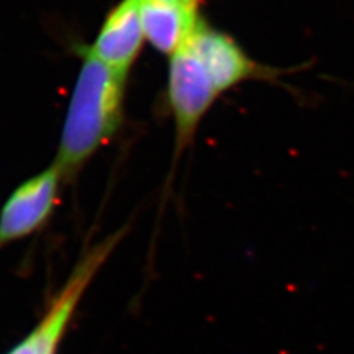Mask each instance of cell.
Instances as JSON below:
<instances>
[{"mask_svg": "<svg viewBox=\"0 0 354 354\" xmlns=\"http://www.w3.org/2000/svg\"><path fill=\"white\" fill-rule=\"evenodd\" d=\"M126 74L109 68L87 49L70 99L53 164L68 183L123 123Z\"/></svg>", "mask_w": 354, "mask_h": 354, "instance_id": "cell-1", "label": "cell"}, {"mask_svg": "<svg viewBox=\"0 0 354 354\" xmlns=\"http://www.w3.org/2000/svg\"><path fill=\"white\" fill-rule=\"evenodd\" d=\"M221 93L217 91L196 55L185 46L170 57L167 105L174 123L173 169L194 145L203 120Z\"/></svg>", "mask_w": 354, "mask_h": 354, "instance_id": "cell-2", "label": "cell"}, {"mask_svg": "<svg viewBox=\"0 0 354 354\" xmlns=\"http://www.w3.org/2000/svg\"><path fill=\"white\" fill-rule=\"evenodd\" d=\"M113 248L106 242H99L88 250L65 282L53 304L30 334L6 354H57L61 341L80 304L86 290L97 270L111 256Z\"/></svg>", "mask_w": 354, "mask_h": 354, "instance_id": "cell-3", "label": "cell"}, {"mask_svg": "<svg viewBox=\"0 0 354 354\" xmlns=\"http://www.w3.org/2000/svg\"><path fill=\"white\" fill-rule=\"evenodd\" d=\"M186 46L196 55L221 95L247 82L276 80L282 73L254 61L234 37L204 21Z\"/></svg>", "mask_w": 354, "mask_h": 354, "instance_id": "cell-4", "label": "cell"}, {"mask_svg": "<svg viewBox=\"0 0 354 354\" xmlns=\"http://www.w3.org/2000/svg\"><path fill=\"white\" fill-rule=\"evenodd\" d=\"M65 183L53 162L39 174L21 183L0 209V250L40 230L59 204Z\"/></svg>", "mask_w": 354, "mask_h": 354, "instance_id": "cell-5", "label": "cell"}, {"mask_svg": "<svg viewBox=\"0 0 354 354\" xmlns=\"http://www.w3.org/2000/svg\"><path fill=\"white\" fill-rule=\"evenodd\" d=\"M140 0H121L108 14L88 53L117 73L129 75L142 49Z\"/></svg>", "mask_w": 354, "mask_h": 354, "instance_id": "cell-6", "label": "cell"}, {"mask_svg": "<svg viewBox=\"0 0 354 354\" xmlns=\"http://www.w3.org/2000/svg\"><path fill=\"white\" fill-rule=\"evenodd\" d=\"M140 21L145 40L171 57L189 43L203 18L194 6L140 0Z\"/></svg>", "mask_w": 354, "mask_h": 354, "instance_id": "cell-7", "label": "cell"}, {"mask_svg": "<svg viewBox=\"0 0 354 354\" xmlns=\"http://www.w3.org/2000/svg\"><path fill=\"white\" fill-rule=\"evenodd\" d=\"M157 2H165V3H174V5H182V6L198 8L199 0H157Z\"/></svg>", "mask_w": 354, "mask_h": 354, "instance_id": "cell-8", "label": "cell"}]
</instances>
